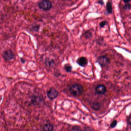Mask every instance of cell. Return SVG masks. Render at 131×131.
<instances>
[{
	"instance_id": "obj_1",
	"label": "cell",
	"mask_w": 131,
	"mask_h": 131,
	"mask_svg": "<svg viewBox=\"0 0 131 131\" xmlns=\"http://www.w3.org/2000/svg\"><path fill=\"white\" fill-rule=\"evenodd\" d=\"M69 91L70 93L73 95L79 96L82 95L83 92V88L80 84H74L70 88Z\"/></svg>"
},
{
	"instance_id": "obj_2",
	"label": "cell",
	"mask_w": 131,
	"mask_h": 131,
	"mask_svg": "<svg viewBox=\"0 0 131 131\" xmlns=\"http://www.w3.org/2000/svg\"><path fill=\"white\" fill-rule=\"evenodd\" d=\"M39 6L40 8L44 10L50 9L52 6V3L48 0H43L39 2Z\"/></svg>"
},
{
	"instance_id": "obj_3",
	"label": "cell",
	"mask_w": 131,
	"mask_h": 131,
	"mask_svg": "<svg viewBox=\"0 0 131 131\" xmlns=\"http://www.w3.org/2000/svg\"><path fill=\"white\" fill-rule=\"evenodd\" d=\"M98 62L102 67H105L108 66L110 63V60L109 58L105 56H101L98 58Z\"/></svg>"
},
{
	"instance_id": "obj_4",
	"label": "cell",
	"mask_w": 131,
	"mask_h": 131,
	"mask_svg": "<svg viewBox=\"0 0 131 131\" xmlns=\"http://www.w3.org/2000/svg\"><path fill=\"white\" fill-rule=\"evenodd\" d=\"M59 94V92L53 88H51L47 92V96L51 100L56 99L58 96Z\"/></svg>"
},
{
	"instance_id": "obj_5",
	"label": "cell",
	"mask_w": 131,
	"mask_h": 131,
	"mask_svg": "<svg viewBox=\"0 0 131 131\" xmlns=\"http://www.w3.org/2000/svg\"><path fill=\"white\" fill-rule=\"evenodd\" d=\"M3 57L5 60L9 61L15 58V55L11 50H8L4 53Z\"/></svg>"
},
{
	"instance_id": "obj_6",
	"label": "cell",
	"mask_w": 131,
	"mask_h": 131,
	"mask_svg": "<svg viewBox=\"0 0 131 131\" xmlns=\"http://www.w3.org/2000/svg\"><path fill=\"white\" fill-rule=\"evenodd\" d=\"M106 86L103 85H98L95 88V92L99 95H103L106 92Z\"/></svg>"
},
{
	"instance_id": "obj_7",
	"label": "cell",
	"mask_w": 131,
	"mask_h": 131,
	"mask_svg": "<svg viewBox=\"0 0 131 131\" xmlns=\"http://www.w3.org/2000/svg\"><path fill=\"white\" fill-rule=\"evenodd\" d=\"M77 62L82 67H85L87 66L88 63V60L87 58L84 57H80L77 60Z\"/></svg>"
},
{
	"instance_id": "obj_8",
	"label": "cell",
	"mask_w": 131,
	"mask_h": 131,
	"mask_svg": "<svg viewBox=\"0 0 131 131\" xmlns=\"http://www.w3.org/2000/svg\"><path fill=\"white\" fill-rule=\"evenodd\" d=\"M43 129L44 131H52L53 130L54 128L52 124L47 123L44 125Z\"/></svg>"
},
{
	"instance_id": "obj_9",
	"label": "cell",
	"mask_w": 131,
	"mask_h": 131,
	"mask_svg": "<svg viewBox=\"0 0 131 131\" xmlns=\"http://www.w3.org/2000/svg\"><path fill=\"white\" fill-rule=\"evenodd\" d=\"M91 108L93 110H96V111L99 110L100 109V104L97 102H94L92 104V105H91Z\"/></svg>"
},
{
	"instance_id": "obj_10",
	"label": "cell",
	"mask_w": 131,
	"mask_h": 131,
	"mask_svg": "<svg viewBox=\"0 0 131 131\" xmlns=\"http://www.w3.org/2000/svg\"><path fill=\"white\" fill-rule=\"evenodd\" d=\"M106 9L107 12L109 14H112V4L110 2H109L107 3L106 6Z\"/></svg>"
},
{
	"instance_id": "obj_11",
	"label": "cell",
	"mask_w": 131,
	"mask_h": 131,
	"mask_svg": "<svg viewBox=\"0 0 131 131\" xmlns=\"http://www.w3.org/2000/svg\"><path fill=\"white\" fill-rule=\"evenodd\" d=\"M72 67L69 64H67L64 66V69L67 72H70L72 71Z\"/></svg>"
},
{
	"instance_id": "obj_12",
	"label": "cell",
	"mask_w": 131,
	"mask_h": 131,
	"mask_svg": "<svg viewBox=\"0 0 131 131\" xmlns=\"http://www.w3.org/2000/svg\"><path fill=\"white\" fill-rule=\"evenodd\" d=\"M117 124V121L116 120H114L110 125V126L112 128H114L116 126Z\"/></svg>"
},
{
	"instance_id": "obj_13",
	"label": "cell",
	"mask_w": 131,
	"mask_h": 131,
	"mask_svg": "<svg viewBox=\"0 0 131 131\" xmlns=\"http://www.w3.org/2000/svg\"><path fill=\"white\" fill-rule=\"evenodd\" d=\"M82 129L80 127L78 126H75L73 127L72 129V130H73V131H80Z\"/></svg>"
},
{
	"instance_id": "obj_14",
	"label": "cell",
	"mask_w": 131,
	"mask_h": 131,
	"mask_svg": "<svg viewBox=\"0 0 131 131\" xmlns=\"http://www.w3.org/2000/svg\"><path fill=\"white\" fill-rule=\"evenodd\" d=\"M130 5L128 4L127 3V4L124 5L123 6V9L125 10H129L130 9Z\"/></svg>"
},
{
	"instance_id": "obj_15",
	"label": "cell",
	"mask_w": 131,
	"mask_h": 131,
	"mask_svg": "<svg viewBox=\"0 0 131 131\" xmlns=\"http://www.w3.org/2000/svg\"><path fill=\"white\" fill-rule=\"evenodd\" d=\"M107 23V22L106 21H102L100 24V26L101 27H103Z\"/></svg>"
},
{
	"instance_id": "obj_16",
	"label": "cell",
	"mask_w": 131,
	"mask_h": 131,
	"mask_svg": "<svg viewBox=\"0 0 131 131\" xmlns=\"http://www.w3.org/2000/svg\"><path fill=\"white\" fill-rule=\"evenodd\" d=\"M128 123L129 124V125H131V116L129 115V116H128Z\"/></svg>"
},
{
	"instance_id": "obj_17",
	"label": "cell",
	"mask_w": 131,
	"mask_h": 131,
	"mask_svg": "<svg viewBox=\"0 0 131 131\" xmlns=\"http://www.w3.org/2000/svg\"><path fill=\"white\" fill-rule=\"evenodd\" d=\"M123 1L124 3L126 4L128 3L130 1V0H123Z\"/></svg>"
},
{
	"instance_id": "obj_18",
	"label": "cell",
	"mask_w": 131,
	"mask_h": 131,
	"mask_svg": "<svg viewBox=\"0 0 131 131\" xmlns=\"http://www.w3.org/2000/svg\"><path fill=\"white\" fill-rule=\"evenodd\" d=\"M98 3H99V4H101V5H103V4H104V3H103V2L102 1H100L98 2Z\"/></svg>"
},
{
	"instance_id": "obj_19",
	"label": "cell",
	"mask_w": 131,
	"mask_h": 131,
	"mask_svg": "<svg viewBox=\"0 0 131 131\" xmlns=\"http://www.w3.org/2000/svg\"><path fill=\"white\" fill-rule=\"evenodd\" d=\"M21 62L23 63H24L25 62V60L23 59H21Z\"/></svg>"
}]
</instances>
